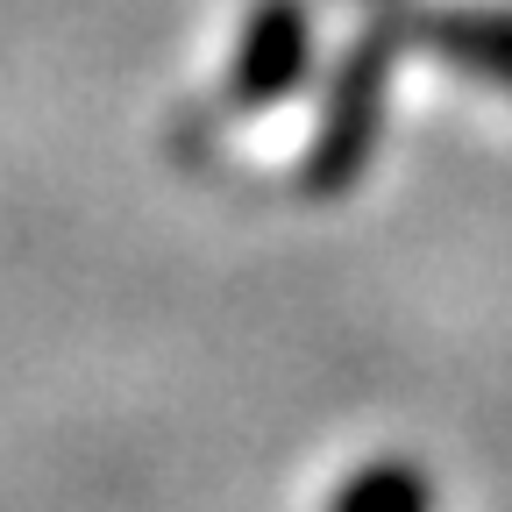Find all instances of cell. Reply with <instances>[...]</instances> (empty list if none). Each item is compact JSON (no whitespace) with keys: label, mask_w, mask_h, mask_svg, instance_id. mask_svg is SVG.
<instances>
[{"label":"cell","mask_w":512,"mask_h":512,"mask_svg":"<svg viewBox=\"0 0 512 512\" xmlns=\"http://www.w3.org/2000/svg\"><path fill=\"white\" fill-rule=\"evenodd\" d=\"M377 86H384V43L370 36L356 57H349V72L335 86V107H328V128H320V150H313V185L328 192V185H349L370 136H377Z\"/></svg>","instance_id":"cell-1"},{"label":"cell","mask_w":512,"mask_h":512,"mask_svg":"<svg viewBox=\"0 0 512 512\" xmlns=\"http://www.w3.org/2000/svg\"><path fill=\"white\" fill-rule=\"evenodd\" d=\"M306 50H313V36H306V8L299 0H264V8L249 15V29H242V57H235V100H278V93H292L299 79H306Z\"/></svg>","instance_id":"cell-2"},{"label":"cell","mask_w":512,"mask_h":512,"mask_svg":"<svg viewBox=\"0 0 512 512\" xmlns=\"http://www.w3.org/2000/svg\"><path fill=\"white\" fill-rule=\"evenodd\" d=\"M413 36H420L441 64L477 72V79H491V86L512 93V15H491V8H448V15H420Z\"/></svg>","instance_id":"cell-3"},{"label":"cell","mask_w":512,"mask_h":512,"mask_svg":"<svg viewBox=\"0 0 512 512\" xmlns=\"http://www.w3.org/2000/svg\"><path fill=\"white\" fill-rule=\"evenodd\" d=\"M328 512H434V484L413 463H370L363 477L335 491Z\"/></svg>","instance_id":"cell-4"}]
</instances>
